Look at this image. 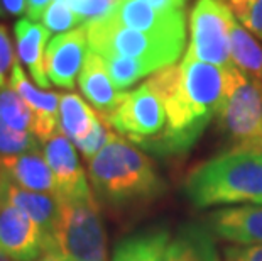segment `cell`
<instances>
[{
  "label": "cell",
  "instance_id": "6da1fadb",
  "mask_svg": "<svg viewBox=\"0 0 262 261\" xmlns=\"http://www.w3.org/2000/svg\"><path fill=\"white\" fill-rule=\"evenodd\" d=\"M147 82L164 102L166 127L136 146L156 156L186 154L225 102V68L185 56L180 66H166Z\"/></svg>",
  "mask_w": 262,
  "mask_h": 261
},
{
  "label": "cell",
  "instance_id": "7a4b0ae2",
  "mask_svg": "<svg viewBox=\"0 0 262 261\" xmlns=\"http://www.w3.org/2000/svg\"><path fill=\"white\" fill-rule=\"evenodd\" d=\"M88 178L95 195L112 207L150 204L168 190L152 159L134 143L117 134L88 161Z\"/></svg>",
  "mask_w": 262,
  "mask_h": 261
},
{
  "label": "cell",
  "instance_id": "3957f363",
  "mask_svg": "<svg viewBox=\"0 0 262 261\" xmlns=\"http://www.w3.org/2000/svg\"><path fill=\"white\" fill-rule=\"evenodd\" d=\"M185 197L196 209L262 205V151L230 149L188 173Z\"/></svg>",
  "mask_w": 262,
  "mask_h": 261
},
{
  "label": "cell",
  "instance_id": "277c9868",
  "mask_svg": "<svg viewBox=\"0 0 262 261\" xmlns=\"http://www.w3.org/2000/svg\"><path fill=\"white\" fill-rule=\"evenodd\" d=\"M53 241L71 261H107V232L92 190L59 198Z\"/></svg>",
  "mask_w": 262,
  "mask_h": 261
},
{
  "label": "cell",
  "instance_id": "5b68a950",
  "mask_svg": "<svg viewBox=\"0 0 262 261\" xmlns=\"http://www.w3.org/2000/svg\"><path fill=\"white\" fill-rule=\"evenodd\" d=\"M88 46L100 56H125L141 59L154 71L174 65L181 56L185 39L154 36L122 26L114 15L85 24Z\"/></svg>",
  "mask_w": 262,
  "mask_h": 261
},
{
  "label": "cell",
  "instance_id": "8992f818",
  "mask_svg": "<svg viewBox=\"0 0 262 261\" xmlns=\"http://www.w3.org/2000/svg\"><path fill=\"white\" fill-rule=\"evenodd\" d=\"M225 73L227 95L216 117L233 148H241L262 134V85L235 65L225 68Z\"/></svg>",
  "mask_w": 262,
  "mask_h": 261
},
{
  "label": "cell",
  "instance_id": "52a82bcc",
  "mask_svg": "<svg viewBox=\"0 0 262 261\" xmlns=\"http://www.w3.org/2000/svg\"><path fill=\"white\" fill-rule=\"evenodd\" d=\"M233 22L235 21L230 9L224 2L198 0L189 19L191 41L185 56L205 61L220 68L233 66L230 43Z\"/></svg>",
  "mask_w": 262,
  "mask_h": 261
},
{
  "label": "cell",
  "instance_id": "ba28073f",
  "mask_svg": "<svg viewBox=\"0 0 262 261\" xmlns=\"http://www.w3.org/2000/svg\"><path fill=\"white\" fill-rule=\"evenodd\" d=\"M117 132L134 144L152 139L166 127V109L163 98L149 82L130 92H122V98L108 119Z\"/></svg>",
  "mask_w": 262,
  "mask_h": 261
},
{
  "label": "cell",
  "instance_id": "9c48e42d",
  "mask_svg": "<svg viewBox=\"0 0 262 261\" xmlns=\"http://www.w3.org/2000/svg\"><path fill=\"white\" fill-rule=\"evenodd\" d=\"M54 249L29 215L9 204H0V251L14 261H39Z\"/></svg>",
  "mask_w": 262,
  "mask_h": 261
},
{
  "label": "cell",
  "instance_id": "30bf717a",
  "mask_svg": "<svg viewBox=\"0 0 262 261\" xmlns=\"http://www.w3.org/2000/svg\"><path fill=\"white\" fill-rule=\"evenodd\" d=\"M86 46L88 36L85 26L54 36L48 43L44 66L53 85L68 90L75 87L76 75H80L86 58Z\"/></svg>",
  "mask_w": 262,
  "mask_h": 261
},
{
  "label": "cell",
  "instance_id": "8fae6325",
  "mask_svg": "<svg viewBox=\"0 0 262 261\" xmlns=\"http://www.w3.org/2000/svg\"><path fill=\"white\" fill-rule=\"evenodd\" d=\"M42 153L56 180V197L66 198L90 192V185L81 168L76 149L63 132L58 131L49 139L42 141Z\"/></svg>",
  "mask_w": 262,
  "mask_h": 261
},
{
  "label": "cell",
  "instance_id": "7c38bea8",
  "mask_svg": "<svg viewBox=\"0 0 262 261\" xmlns=\"http://www.w3.org/2000/svg\"><path fill=\"white\" fill-rule=\"evenodd\" d=\"M205 224L222 241L238 246L262 244V205H238L211 210L205 217Z\"/></svg>",
  "mask_w": 262,
  "mask_h": 261
},
{
  "label": "cell",
  "instance_id": "4fadbf2b",
  "mask_svg": "<svg viewBox=\"0 0 262 261\" xmlns=\"http://www.w3.org/2000/svg\"><path fill=\"white\" fill-rule=\"evenodd\" d=\"M9 85L14 88L19 95L24 98V102L29 105L34 115V126H32V134L39 141H46L53 134H56L59 129V97L54 92H46L42 88L34 87L27 80V76L22 70V65L15 59V63L10 70Z\"/></svg>",
  "mask_w": 262,
  "mask_h": 261
},
{
  "label": "cell",
  "instance_id": "5bb4252c",
  "mask_svg": "<svg viewBox=\"0 0 262 261\" xmlns=\"http://www.w3.org/2000/svg\"><path fill=\"white\" fill-rule=\"evenodd\" d=\"M122 26L154 36L185 39V10L163 12L141 0H120L112 14Z\"/></svg>",
  "mask_w": 262,
  "mask_h": 261
},
{
  "label": "cell",
  "instance_id": "9a60e30c",
  "mask_svg": "<svg viewBox=\"0 0 262 261\" xmlns=\"http://www.w3.org/2000/svg\"><path fill=\"white\" fill-rule=\"evenodd\" d=\"M0 204H9L26 215H29L42 229L51 246L56 249L53 241V229L54 224H56L59 210V198L56 195L26 190V188L19 187L17 183H14L7 175L2 173V178H0Z\"/></svg>",
  "mask_w": 262,
  "mask_h": 261
},
{
  "label": "cell",
  "instance_id": "2e32d148",
  "mask_svg": "<svg viewBox=\"0 0 262 261\" xmlns=\"http://www.w3.org/2000/svg\"><path fill=\"white\" fill-rule=\"evenodd\" d=\"M78 85L95 112L103 119H108L114 114L122 98V92L115 88L103 58L92 49L86 53L85 63L78 75Z\"/></svg>",
  "mask_w": 262,
  "mask_h": 261
},
{
  "label": "cell",
  "instance_id": "e0dca14e",
  "mask_svg": "<svg viewBox=\"0 0 262 261\" xmlns=\"http://www.w3.org/2000/svg\"><path fill=\"white\" fill-rule=\"evenodd\" d=\"M0 170L14 183L26 190L42 192L58 195V185L54 175L49 168L46 158L39 149L17 154V156L0 158Z\"/></svg>",
  "mask_w": 262,
  "mask_h": 261
},
{
  "label": "cell",
  "instance_id": "ac0fdd59",
  "mask_svg": "<svg viewBox=\"0 0 262 261\" xmlns=\"http://www.w3.org/2000/svg\"><path fill=\"white\" fill-rule=\"evenodd\" d=\"M166 224H152L117 243L110 261H166L171 243Z\"/></svg>",
  "mask_w": 262,
  "mask_h": 261
},
{
  "label": "cell",
  "instance_id": "d6986e66",
  "mask_svg": "<svg viewBox=\"0 0 262 261\" xmlns=\"http://www.w3.org/2000/svg\"><path fill=\"white\" fill-rule=\"evenodd\" d=\"M166 261H222V254L205 222H186L171 237Z\"/></svg>",
  "mask_w": 262,
  "mask_h": 261
},
{
  "label": "cell",
  "instance_id": "ffe728a7",
  "mask_svg": "<svg viewBox=\"0 0 262 261\" xmlns=\"http://www.w3.org/2000/svg\"><path fill=\"white\" fill-rule=\"evenodd\" d=\"M14 32L17 39V53L20 61L31 71L36 85L44 90L51 85L46 75V66H44V56H46L44 46L49 37V31L42 24H37L31 19H20L15 22Z\"/></svg>",
  "mask_w": 262,
  "mask_h": 261
},
{
  "label": "cell",
  "instance_id": "44dd1931",
  "mask_svg": "<svg viewBox=\"0 0 262 261\" xmlns=\"http://www.w3.org/2000/svg\"><path fill=\"white\" fill-rule=\"evenodd\" d=\"M98 114L80 95L70 92L59 97V131L75 144L90 134Z\"/></svg>",
  "mask_w": 262,
  "mask_h": 261
},
{
  "label": "cell",
  "instance_id": "7402d4cb",
  "mask_svg": "<svg viewBox=\"0 0 262 261\" xmlns=\"http://www.w3.org/2000/svg\"><path fill=\"white\" fill-rule=\"evenodd\" d=\"M230 43L233 65L244 75H247L249 78L262 85V46L259 41L245 27L233 22L230 31Z\"/></svg>",
  "mask_w": 262,
  "mask_h": 261
},
{
  "label": "cell",
  "instance_id": "603a6c76",
  "mask_svg": "<svg viewBox=\"0 0 262 261\" xmlns=\"http://www.w3.org/2000/svg\"><path fill=\"white\" fill-rule=\"evenodd\" d=\"M0 121L12 129L24 132H32L34 126V115L29 105L9 83L0 88Z\"/></svg>",
  "mask_w": 262,
  "mask_h": 261
},
{
  "label": "cell",
  "instance_id": "cb8c5ba5",
  "mask_svg": "<svg viewBox=\"0 0 262 261\" xmlns=\"http://www.w3.org/2000/svg\"><path fill=\"white\" fill-rule=\"evenodd\" d=\"M103 61L108 70L110 78H112L114 85L119 92L132 87L134 83H137L141 78H144V76L156 73L147 63H144L141 59L114 56V54H110V56H103Z\"/></svg>",
  "mask_w": 262,
  "mask_h": 261
},
{
  "label": "cell",
  "instance_id": "d4e9b609",
  "mask_svg": "<svg viewBox=\"0 0 262 261\" xmlns=\"http://www.w3.org/2000/svg\"><path fill=\"white\" fill-rule=\"evenodd\" d=\"M39 148V139L32 132H24L9 127L0 121V158L17 156Z\"/></svg>",
  "mask_w": 262,
  "mask_h": 261
},
{
  "label": "cell",
  "instance_id": "484cf974",
  "mask_svg": "<svg viewBox=\"0 0 262 261\" xmlns=\"http://www.w3.org/2000/svg\"><path fill=\"white\" fill-rule=\"evenodd\" d=\"M42 22L49 32H58V34L73 31V27L76 29V26H83L75 10L64 0H53L42 15Z\"/></svg>",
  "mask_w": 262,
  "mask_h": 261
},
{
  "label": "cell",
  "instance_id": "4316f807",
  "mask_svg": "<svg viewBox=\"0 0 262 261\" xmlns=\"http://www.w3.org/2000/svg\"><path fill=\"white\" fill-rule=\"evenodd\" d=\"M114 136H115V132H114V127L110 126V122L98 115L92 132L85 137V139L78 141L76 148L81 151L83 158L90 161L93 156H97V154L107 146Z\"/></svg>",
  "mask_w": 262,
  "mask_h": 261
},
{
  "label": "cell",
  "instance_id": "83f0119b",
  "mask_svg": "<svg viewBox=\"0 0 262 261\" xmlns=\"http://www.w3.org/2000/svg\"><path fill=\"white\" fill-rule=\"evenodd\" d=\"M230 4L242 24L262 37V0H230Z\"/></svg>",
  "mask_w": 262,
  "mask_h": 261
},
{
  "label": "cell",
  "instance_id": "f1b7e54d",
  "mask_svg": "<svg viewBox=\"0 0 262 261\" xmlns=\"http://www.w3.org/2000/svg\"><path fill=\"white\" fill-rule=\"evenodd\" d=\"M14 63V49L9 31L4 24H0V88L5 87V76H7L9 70H12Z\"/></svg>",
  "mask_w": 262,
  "mask_h": 261
},
{
  "label": "cell",
  "instance_id": "f546056e",
  "mask_svg": "<svg viewBox=\"0 0 262 261\" xmlns=\"http://www.w3.org/2000/svg\"><path fill=\"white\" fill-rule=\"evenodd\" d=\"M224 261H262V244H230L224 248Z\"/></svg>",
  "mask_w": 262,
  "mask_h": 261
},
{
  "label": "cell",
  "instance_id": "4dcf8cb0",
  "mask_svg": "<svg viewBox=\"0 0 262 261\" xmlns=\"http://www.w3.org/2000/svg\"><path fill=\"white\" fill-rule=\"evenodd\" d=\"M141 2L150 5V7L163 10V12H174V10H185L183 0H141Z\"/></svg>",
  "mask_w": 262,
  "mask_h": 261
},
{
  "label": "cell",
  "instance_id": "1f68e13d",
  "mask_svg": "<svg viewBox=\"0 0 262 261\" xmlns=\"http://www.w3.org/2000/svg\"><path fill=\"white\" fill-rule=\"evenodd\" d=\"M49 5H51V0H27V19H41Z\"/></svg>",
  "mask_w": 262,
  "mask_h": 261
},
{
  "label": "cell",
  "instance_id": "d6a6232c",
  "mask_svg": "<svg viewBox=\"0 0 262 261\" xmlns=\"http://www.w3.org/2000/svg\"><path fill=\"white\" fill-rule=\"evenodd\" d=\"M2 4L9 15H22L27 12V0H2Z\"/></svg>",
  "mask_w": 262,
  "mask_h": 261
},
{
  "label": "cell",
  "instance_id": "836d02e7",
  "mask_svg": "<svg viewBox=\"0 0 262 261\" xmlns=\"http://www.w3.org/2000/svg\"><path fill=\"white\" fill-rule=\"evenodd\" d=\"M39 261H71V259L66 258L64 254H61L58 249H49V251H46L39 258Z\"/></svg>",
  "mask_w": 262,
  "mask_h": 261
},
{
  "label": "cell",
  "instance_id": "e575fe53",
  "mask_svg": "<svg viewBox=\"0 0 262 261\" xmlns=\"http://www.w3.org/2000/svg\"><path fill=\"white\" fill-rule=\"evenodd\" d=\"M232 149H254V151H262V134L255 137V139L249 141L247 144H244L241 148H232Z\"/></svg>",
  "mask_w": 262,
  "mask_h": 261
},
{
  "label": "cell",
  "instance_id": "d590c367",
  "mask_svg": "<svg viewBox=\"0 0 262 261\" xmlns=\"http://www.w3.org/2000/svg\"><path fill=\"white\" fill-rule=\"evenodd\" d=\"M0 261H14V259H10L9 256H5V254L0 251Z\"/></svg>",
  "mask_w": 262,
  "mask_h": 261
},
{
  "label": "cell",
  "instance_id": "8d00e7d4",
  "mask_svg": "<svg viewBox=\"0 0 262 261\" xmlns=\"http://www.w3.org/2000/svg\"><path fill=\"white\" fill-rule=\"evenodd\" d=\"M0 15H4V10H2V7H0Z\"/></svg>",
  "mask_w": 262,
  "mask_h": 261
},
{
  "label": "cell",
  "instance_id": "74e56055",
  "mask_svg": "<svg viewBox=\"0 0 262 261\" xmlns=\"http://www.w3.org/2000/svg\"><path fill=\"white\" fill-rule=\"evenodd\" d=\"M183 2H185V0H183Z\"/></svg>",
  "mask_w": 262,
  "mask_h": 261
}]
</instances>
